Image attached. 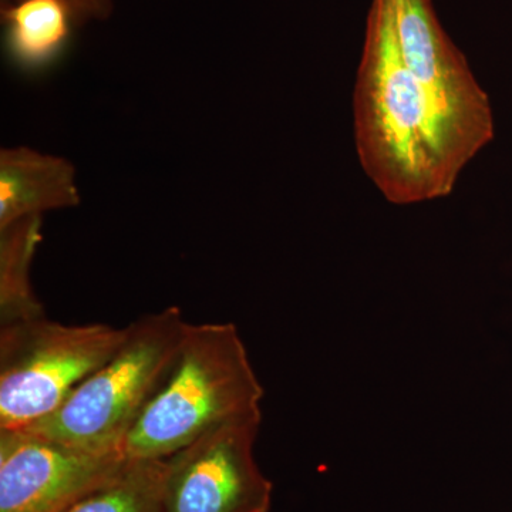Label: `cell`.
Segmentation results:
<instances>
[{"mask_svg": "<svg viewBox=\"0 0 512 512\" xmlns=\"http://www.w3.org/2000/svg\"><path fill=\"white\" fill-rule=\"evenodd\" d=\"M357 156L387 201L421 204L453 194L419 84L397 37L393 0H373L353 96Z\"/></svg>", "mask_w": 512, "mask_h": 512, "instance_id": "1", "label": "cell"}, {"mask_svg": "<svg viewBox=\"0 0 512 512\" xmlns=\"http://www.w3.org/2000/svg\"><path fill=\"white\" fill-rule=\"evenodd\" d=\"M264 387L234 323L188 325L124 441L128 460H164L224 421L261 410Z\"/></svg>", "mask_w": 512, "mask_h": 512, "instance_id": "2", "label": "cell"}, {"mask_svg": "<svg viewBox=\"0 0 512 512\" xmlns=\"http://www.w3.org/2000/svg\"><path fill=\"white\" fill-rule=\"evenodd\" d=\"M188 325L177 306L134 320L113 356L57 412L23 430L89 450L124 453L127 434L170 369Z\"/></svg>", "mask_w": 512, "mask_h": 512, "instance_id": "3", "label": "cell"}, {"mask_svg": "<svg viewBox=\"0 0 512 512\" xmlns=\"http://www.w3.org/2000/svg\"><path fill=\"white\" fill-rule=\"evenodd\" d=\"M393 10L404 62L423 93L441 170L454 190L495 136L490 97L444 32L431 0H393Z\"/></svg>", "mask_w": 512, "mask_h": 512, "instance_id": "4", "label": "cell"}, {"mask_svg": "<svg viewBox=\"0 0 512 512\" xmlns=\"http://www.w3.org/2000/svg\"><path fill=\"white\" fill-rule=\"evenodd\" d=\"M103 323L42 318L0 328V430H23L57 412L126 336Z\"/></svg>", "mask_w": 512, "mask_h": 512, "instance_id": "5", "label": "cell"}, {"mask_svg": "<svg viewBox=\"0 0 512 512\" xmlns=\"http://www.w3.org/2000/svg\"><path fill=\"white\" fill-rule=\"evenodd\" d=\"M261 410L224 421L165 458L164 512H269L274 485L254 457Z\"/></svg>", "mask_w": 512, "mask_h": 512, "instance_id": "6", "label": "cell"}, {"mask_svg": "<svg viewBox=\"0 0 512 512\" xmlns=\"http://www.w3.org/2000/svg\"><path fill=\"white\" fill-rule=\"evenodd\" d=\"M127 463L123 451L89 450L32 430H0V512H66Z\"/></svg>", "mask_w": 512, "mask_h": 512, "instance_id": "7", "label": "cell"}, {"mask_svg": "<svg viewBox=\"0 0 512 512\" xmlns=\"http://www.w3.org/2000/svg\"><path fill=\"white\" fill-rule=\"evenodd\" d=\"M80 202L72 161L30 147L0 150V229Z\"/></svg>", "mask_w": 512, "mask_h": 512, "instance_id": "8", "label": "cell"}, {"mask_svg": "<svg viewBox=\"0 0 512 512\" xmlns=\"http://www.w3.org/2000/svg\"><path fill=\"white\" fill-rule=\"evenodd\" d=\"M0 16L9 63L25 74L55 66L79 26L63 0H6Z\"/></svg>", "mask_w": 512, "mask_h": 512, "instance_id": "9", "label": "cell"}, {"mask_svg": "<svg viewBox=\"0 0 512 512\" xmlns=\"http://www.w3.org/2000/svg\"><path fill=\"white\" fill-rule=\"evenodd\" d=\"M43 217H30L0 229V325L42 318V302L30 281L33 259L42 242Z\"/></svg>", "mask_w": 512, "mask_h": 512, "instance_id": "10", "label": "cell"}, {"mask_svg": "<svg viewBox=\"0 0 512 512\" xmlns=\"http://www.w3.org/2000/svg\"><path fill=\"white\" fill-rule=\"evenodd\" d=\"M164 460H128L109 483L101 485L66 512H164Z\"/></svg>", "mask_w": 512, "mask_h": 512, "instance_id": "11", "label": "cell"}, {"mask_svg": "<svg viewBox=\"0 0 512 512\" xmlns=\"http://www.w3.org/2000/svg\"><path fill=\"white\" fill-rule=\"evenodd\" d=\"M72 10L77 25L89 22H104L113 15V0H63Z\"/></svg>", "mask_w": 512, "mask_h": 512, "instance_id": "12", "label": "cell"}]
</instances>
